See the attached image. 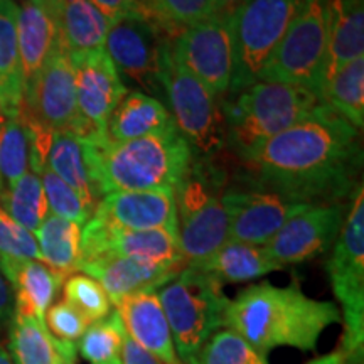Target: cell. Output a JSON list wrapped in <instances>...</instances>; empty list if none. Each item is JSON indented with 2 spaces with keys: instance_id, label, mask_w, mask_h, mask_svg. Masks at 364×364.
Listing matches in <instances>:
<instances>
[{
  "instance_id": "obj_36",
  "label": "cell",
  "mask_w": 364,
  "mask_h": 364,
  "mask_svg": "<svg viewBox=\"0 0 364 364\" xmlns=\"http://www.w3.org/2000/svg\"><path fill=\"white\" fill-rule=\"evenodd\" d=\"M43 182V189L48 199L49 213L54 216L65 218L68 221L83 226L93 216L95 209L81 196L71 189L65 181H61L48 166L36 172Z\"/></svg>"
},
{
  "instance_id": "obj_17",
  "label": "cell",
  "mask_w": 364,
  "mask_h": 364,
  "mask_svg": "<svg viewBox=\"0 0 364 364\" xmlns=\"http://www.w3.org/2000/svg\"><path fill=\"white\" fill-rule=\"evenodd\" d=\"M230 216V240L267 247L290 218L309 206L262 188L230 189L223 194Z\"/></svg>"
},
{
  "instance_id": "obj_27",
  "label": "cell",
  "mask_w": 364,
  "mask_h": 364,
  "mask_svg": "<svg viewBox=\"0 0 364 364\" xmlns=\"http://www.w3.org/2000/svg\"><path fill=\"white\" fill-rule=\"evenodd\" d=\"M194 268L209 273L221 284H240L260 279L282 267L273 260L265 247L228 240L213 257Z\"/></svg>"
},
{
  "instance_id": "obj_37",
  "label": "cell",
  "mask_w": 364,
  "mask_h": 364,
  "mask_svg": "<svg viewBox=\"0 0 364 364\" xmlns=\"http://www.w3.org/2000/svg\"><path fill=\"white\" fill-rule=\"evenodd\" d=\"M65 300L90 324L102 321L112 312V302L97 280L88 275H73L65 282Z\"/></svg>"
},
{
  "instance_id": "obj_11",
  "label": "cell",
  "mask_w": 364,
  "mask_h": 364,
  "mask_svg": "<svg viewBox=\"0 0 364 364\" xmlns=\"http://www.w3.org/2000/svg\"><path fill=\"white\" fill-rule=\"evenodd\" d=\"M152 12L127 14L112 21L103 49L122 81H132L147 91H162L161 73L169 43Z\"/></svg>"
},
{
  "instance_id": "obj_2",
  "label": "cell",
  "mask_w": 364,
  "mask_h": 364,
  "mask_svg": "<svg viewBox=\"0 0 364 364\" xmlns=\"http://www.w3.org/2000/svg\"><path fill=\"white\" fill-rule=\"evenodd\" d=\"M339 318V309L334 304L307 297L297 284L275 287L270 282H260L230 300L225 327L267 356L282 346L314 351L322 332Z\"/></svg>"
},
{
  "instance_id": "obj_14",
  "label": "cell",
  "mask_w": 364,
  "mask_h": 364,
  "mask_svg": "<svg viewBox=\"0 0 364 364\" xmlns=\"http://www.w3.org/2000/svg\"><path fill=\"white\" fill-rule=\"evenodd\" d=\"M103 255L134 258L157 267H186L174 231L124 230L93 215L81 230L80 265Z\"/></svg>"
},
{
  "instance_id": "obj_15",
  "label": "cell",
  "mask_w": 364,
  "mask_h": 364,
  "mask_svg": "<svg viewBox=\"0 0 364 364\" xmlns=\"http://www.w3.org/2000/svg\"><path fill=\"white\" fill-rule=\"evenodd\" d=\"M71 63L75 68L76 102L81 120L90 132V142H105L108 118L129 90L105 49L73 54Z\"/></svg>"
},
{
  "instance_id": "obj_13",
  "label": "cell",
  "mask_w": 364,
  "mask_h": 364,
  "mask_svg": "<svg viewBox=\"0 0 364 364\" xmlns=\"http://www.w3.org/2000/svg\"><path fill=\"white\" fill-rule=\"evenodd\" d=\"M177 65L189 71L218 98L228 93L233 75V39L228 19H209L181 31L171 44Z\"/></svg>"
},
{
  "instance_id": "obj_42",
  "label": "cell",
  "mask_w": 364,
  "mask_h": 364,
  "mask_svg": "<svg viewBox=\"0 0 364 364\" xmlns=\"http://www.w3.org/2000/svg\"><path fill=\"white\" fill-rule=\"evenodd\" d=\"M122 364H162L157 358L140 348L135 341L127 338L124 344V363Z\"/></svg>"
},
{
  "instance_id": "obj_18",
  "label": "cell",
  "mask_w": 364,
  "mask_h": 364,
  "mask_svg": "<svg viewBox=\"0 0 364 364\" xmlns=\"http://www.w3.org/2000/svg\"><path fill=\"white\" fill-rule=\"evenodd\" d=\"M17 39L26 90L46 63L65 49L59 0H26L17 16Z\"/></svg>"
},
{
  "instance_id": "obj_44",
  "label": "cell",
  "mask_w": 364,
  "mask_h": 364,
  "mask_svg": "<svg viewBox=\"0 0 364 364\" xmlns=\"http://www.w3.org/2000/svg\"><path fill=\"white\" fill-rule=\"evenodd\" d=\"M11 289H9L7 280L0 273V324L6 321V317L11 312Z\"/></svg>"
},
{
  "instance_id": "obj_23",
  "label": "cell",
  "mask_w": 364,
  "mask_h": 364,
  "mask_svg": "<svg viewBox=\"0 0 364 364\" xmlns=\"http://www.w3.org/2000/svg\"><path fill=\"white\" fill-rule=\"evenodd\" d=\"M174 125L161 100L142 91H127L107 124L108 142H130L142 136L162 134Z\"/></svg>"
},
{
  "instance_id": "obj_24",
  "label": "cell",
  "mask_w": 364,
  "mask_h": 364,
  "mask_svg": "<svg viewBox=\"0 0 364 364\" xmlns=\"http://www.w3.org/2000/svg\"><path fill=\"white\" fill-rule=\"evenodd\" d=\"M46 166L97 209L100 189L90 162V142L68 132H53L46 154Z\"/></svg>"
},
{
  "instance_id": "obj_1",
  "label": "cell",
  "mask_w": 364,
  "mask_h": 364,
  "mask_svg": "<svg viewBox=\"0 0 364 364\" xmlns=\"http://www.w3.org/2000/svg\"><path fill=\"white\" fill-rule=\"evenodd\" d=\"M361 156L359 130L322 103L241 159L257 188L294 201L324 204L356 189Z\"/></svg>"
},
{
  "instance_id": "obj_7",
  "label": "cell",
  "mask_w": 364,
  "mask_h": 364,
  "mask_svg": "<svg viewBox=\"0 0 364 364\" xmlns=\"http://www.w3.org/2000/svg\"><path fill=\"white\" fill-rule=\"evenodd\" d=\"M329 279L336 299L344 311V336L341 354L346 364L364 363V193L356 186L331 260Z\"/></svg>"
},
{
  "instance_id": "obj_8",
  "label": "cell",
  "mask_w": 364,
  "mask_h": 364,
  "mask_svg": "<svg viewBox=\"0 0 364 364\" xmlns=\"http://www.w3.org/2000/svg\"><path fill=\"white\" fill-rule=\"evenodd\" d=\"M331 0H302L258 81L302 86L321 98L329 43Z\"/></svg>"
},
{
  "instance_id": "obj_22",
  "label": "cell",
  "mask_w": 364,
  "mask_h": 364,
  "mask_svg": "<svg viewBox=\"0 0 364 364\" xmlns=\"http://www.w3.org/2000/svg\"><path fill=\"white\" fill-rule=\"evenodd\" d=\"M0 273L16 292V314L44 321L46 311L53 306L66 277L39 260L4 262Z\"/></svg>"
},
{
  "instance_id": "obj_31",
  "label": "cell",
  "mask_w": 364,
  "mask_h": 364,
  "mask_svg": "<svg viewBox=\"0 0 364 364\" xmlns=\"http://www.w3.org/2000/svg\"><path fill=\"white\" fill-rule=\"evenodd\" d=\"M321 100L361 130L364 124V56L353 59L336 71L322 86Z\"/></svg>"
},
{
  "instance_id": "obj_33",
  "label": "cell",
  "mask_w": 364,
  "mask_h": 364,
  "mask_svg": "<svg viewBox=\"0 0 364 364\" xmlns=\"http://www.w3.org/2000/svg\"><path fill=\"white\" fill-rule=\"evenodd\" d=\"M127 334L120 314L110 312L93 322L80 339V353L90 364H122Z\"/></svg>"
},
{
  "instance_id": "obj_25",
  "label": "cell",
  "mask_w": 364,
  "mask_h": 364,
  "mask_svg": "<svg viewBox=\"0 0 364 364\" xmlns=\"http://www.w3.org/2000/svg\"><path fill=\"white\" fill-rule=\"evenodd\" d=\"M361 56H364V2L331 0L329 43L322 86L336 71Z\"/></svg>"
},
{
  "instance_id": "obj_5",
  "label": "cell",
  "mask_w": 364,
  "mask_h": 364,
  "mask_svg": "<svg viewBox=\"0 0 364 364\" xmlns=\"http://www.w3.org/2000/svg\"><path fill=\"white\" fill-rule=\"evenodd\" d=\"M157 297L169 322L177 358L182 364H193L204 343L225 327L230 299L223 292V284L199 268L184 267L159 289Z\"/></svg>"
},
{
  "instance_id": "obj_35",
  "label": "cell",
  "mask_w": 364,
  "mask_h": 364,
  "mask_svg": "<svg viewBox=\"0 0 364 364\" xmlns=\"http://www.w3.org/2000/svg\"><path fill=\"white\" fill-rule=\"evenodd\" d=\"M193 364H268L247 341L231 329H220L209 338Z\"/></svg>"
},
{
  "instance_id": "obj_4",
  "label": "cell",
  "mask_w": 364,
  "mask_h": 364,
  "mask_svg": "<svg viewBox=\"0 0 364 364\" xmlns=\"http://www.w3.org/2000/svg\"><path fill=\"white\" fill-rule=\"evenodd\" d=\"M223 103L226 140L243 157L307 118L322 100L302 86L257 81Z\"/></svg>"
},
{
  "instance_id": "obj_43",
  "label": "cell",
  "mask_w": 364,
  "mask_h": 364,
  "mask_svg": "<svg viewBox=\"0 0 364 364\" xmlns=\"http://www.w3.org/2000/svg\"><path fill=\"white\" fill-rule=\"evenodd\" d=\"M247 0H215V6H213V16L218 19H228L235 16V12L243 6Z\"/></svg>"
},
{
  "instance_id": "obj_9",
  "label": "cell",
  "mask_w": 364,
  "mask_h": 364,
  "mask_svg": "<svg viewBox=\"0 0 364 364\" xmlns=\"http://www.w3.org/2000/svg\"><path fill=\"white\" fill-rule=\"evenodd\" d=\"M302 0H247L230 19L233 75L230 97L257 83Z\"/></svg>"
},
{
  "instance_id": "obj_40",
  "label": "cell",
  "mask_w": 364,
  "mask_h": 364,
  "mask_svg": "<svg viewBox=\"0 0 364 364\" xmlns=\"http://www.w3.org/2000/svg\"><path fill=\"white\" fill-rule=\"evenodd\" d=\"M44 322L56 339L76 343L88 329L90 322L66 300L54 304L46 311Z\"/></svg>"
},
{
  "instance_id": "obj_41",
  "label": "cell",
  "mask_w": 364,
  "mask_h": 364,
  "mask_svg": "<svg viewBox=\"0 0 364 364\" xmlns=\"http://www.w3.org/2000/svg\"><path fill=\"white\" fill-rule=\"evenodd\" d=\"M90 2L95 4L110 21H115L118 17L127 16V14L149 11L139 0H90Z\"/></svg>"
},
{
  "instance_id": "obj_6",
  "label": "cell",
  "mask_w": 364,
  "mask_h": 364,
  "mask_svg": "<svg viewBox=\"0 0 364 364\" xmlns=\"http://www.w3.org/2000/svg\"><path fill=\"white\" fill-rule=\"evenodd\" d=\"M220 188L218 171L204 162H191L174 188L177 238L186 267L206 262L230 240V216Z\"/></svg>"
},
{
  "instance_id": "obj_46",
  "label": "cell",
  "mask_w": 364,
  "mask_h": 364,
  "mask_svg": "<svg viewBox=\"0 0 364 364\" xmlns=\"http://www.w3.org/2000/svg\"><path fill=\"white\" fill-rule=\"evenodd\" d=\"M58 364H76V346H75V343L68 346L66 351L63 353V356H61V359H59Z\"/></svg>"
},
{
  "instance_id": "obj_20",
  "label": "cell",
  "mask_w": 364,
  "mask_h": 364,
  "mask_svg": "<svg viewBox=\"0 0 364 364\" xmlns=\"http://www.w3.org/2000/svg\"><path fill=\"white\" fill-rule=\"evenodd\" d=\"M184 267H157L134 258L103 255L95 260L85 262L78 272L91 277L103 287L112 304L140 292H157L169 284Z\"/></svg>"
},
{
  "instance_id": "obj_28",
  "label": "cell",
  "mask_w": 364,
  "mask_h": 364,
  "mask_svg": "<svg viewBox=\"0 0 364 364\" xmlns=\"http://www.w3.org/2000/svg\"><path fill=\"white\" fill-rule=\"evenodd\" d=\"M65 49L83 54L103 49L112 21L90 0H59Z\"/></svg>"
},
{
  "instance_id": "obj_29",
  "label": "cell",
  "mask_w": 364,
  "mask_h": 364,
  "mask_svg": "<svg viewBox=\"0 0 364 364\" xmlns=\"http://www.w3.org/2000/svg\"><path fill=\"white\" fill-rule=\"evenodd\" d=\"M70 344L54 338L41 318L14 314L9 338L12 364H58Z\"/></svg>"
},
{
  "instance_id": "obj_12",
  "label": "cell",
  "mask_w": 364,
  "mask_h": 364,
  "mask_svg": "<svg viewBox=\"0 0 364 364\" xmlns=\"http://www.w3.org/2000/svg\"><path fill=\"white\" fill-rule=\"evenodd\" d=\"M21 118L51 132H68L91 140L76 102L75 68L66 49L46 63L24 90Z\"/></svg>"
},
{
  "instance_id": "obj_38",
  "label": "cell",
  "mask_w": 364,
  "mask_h": 364,
  "mask_svg": "<svg viewBox=\"0 0 364 364\" xmlns=\"http://www.w3.org/2000/svg\"><path fill=\"white\" fill-rule=\"evenodd\" d=\"M147 9L161 24H169L177 29L209 19L213 16L215 0H149Z\"/></svg>"
},
{
  "instance_id": "obj_34",
  "label": "cell",
  "mask_w": 364,
  "mask_h": 364,
  "mask_svg": "<svg viewBox=\"0 0 364 364\" xmlns=\"http://www.w3.org/2000/svg\"><path fill=\"white\" fill-rule=\"evenodd\" d=\"M31 139L21 117L7 118L0 129V191L12 188L29 172Z\"/></svg>"
},
{
  "instance_id": "obj_10",
  "label": "cell",
  "mask_w": 364,
  "mask_h": 364,
  "mask_svg": "<svg viewBox=\"0 0 364 364\" xmlns=\"http://www.w3.org/2000/svg\"><path fill=\"white\" fill-rule=\"evenodd\" d=\"M161 86L169 102L172 122L191 150H198L203 156L221 150L226 140V125L220 98L177 65L171 46L164 54Z\"/></svg>"
},
{
  "instance_id": "obj_26",
  "label": "cell",
  "mask_w": 364,
  "mask_h": 364,
  "mask_svg": "<svg viewBox=\"0 0 364 364\" xmlns=\"http://www.w3.org/2000/svg\"><path fill=\"white\" fill-rule=\"evenodd\" d=\"M17 16L14 0H0V112L6 118L19 117L24 100Z\"/></svg>"
},
{
  "instance_id": "obj_32",
  "label": "cell",
  "mask_w": 364,
  "mask_h": 364,
  "mask_svg": "<svg viewBox=\"0 0 364 364\" xmlns=\"http://www.w3.org/2000/svg\"><path fill=\"white\" fill-rule=\"evenodd\" d=\"M0 206L31 233H34L49 215L43 182L36 172H27L12 188L0 191Z\"/></svg>"
},
{
  "instance_id": "obj_30",
  "label": "cell",
  "mask_w": 364,
  "mask_h": 364,
  "mask_svg": "<svg viewBox=\"0 0 364 364\" xmlns=\"http://www.w3.org/2000/svg\"><path fill=\"white\" fill-rule=\"evenodd\" d=\"M41 262L63 277L78 272L81 260V226L49 213L34 231Z\"/></svg>"
},
{
  "instance_id": "obj_16",
  "label": "cell",
  "mask_w": 364,
  "mask_h": 364,
  "mask_svg": "<svg viewBox=\"0 0 364 364\" xmlns=\"http://www.w3.org/2000/svg\"><path fill=\"white\" fill-rule=\"evenodd\" d=\"M343 225V204H309L280 228L265 248L280 267L309 262L336 243Z\"/></svg>"
},
{
  "instance_id": "obj_21",
  "label": "cell",
  "mask_w": 364,
  "mask_h": 364,
  "mask_svg": "<svg viewBox=\"0 0 364 364\" xmlns=\"http://www.w3.org/2000/svg\"><path fill=\"white\" fill-rule=\"evenodd\" d=\"M127 334L162 364H182L157 292H140L117 304Z\"/></svg>"
},
{
  "instance_id": "obj_45",
  "label": "cell",
  "mask_w": 364,
  "mask_h": 364,
  "mask_svg": "<svg viewBox=\"0 0 364 364\" xmlns=\"http://www.w3.org/2000/svg\"><path fill=\"white\" fill-rule=\"evenodd\" d=\"M309 364H346V359L343 358L341 353H332V354H326V356L317 358L311 361Z\"/></svg>"
},
{
  "instance_id": "obj_3",
  "label": "cell",
  "mask_w": 364,
  "mask_h": 364,
  "mask_svg": "<svg viewBox=\"0 0 364 364\" xmlns=\"http://www.w3.org/2000/svg\"><path fill=\"white\" fill-rule=\"evenodd\" d=\"M90 162L100 194L174 189L193 162V150L172 125L130 142H90Z\"/></svg>"
},
{
  "instance_id": "obj_39",
  "label": "cell",
  "mask_w": 364,
  "mask_h": 364,
  "mask_svg": "<svg viewBox=\"0 0 364 364\" xmlns=\"http://www.w3.org/2000/svg\"><path fill=\"white\" fill-rule=\"evenodd\" d=\"M39 260L41 253L34 233L22 228L0 206V263Z\"/></svg>"
},
{
  "instance_id": "obj_19",
  "label": "cell",
  "mask_w": 364,
  "mask_h": 364,
  "mask_svg": "<svg viewBox=\"0 0 364 364\" xmlns=\"http://www.w3.org/2000/svg\"><path fill=\"white\" fill-rule=\"evenodd\" d=\"M93 215L124 230H169L177 233L174 189L108 193Z\"/></svg>"
},
{
  "instance_id": "obj_47",
  "label": "cell",
  "mask_w": 364,
  "mask_h": 364,
  "mask_svg": "<svg viewBox=\"0 0 364 364\" xmlns=\"http://www.w3.org/2000/svg\"><path fill=\"white\" fill-rule=\"evenodd\" d=\"M0 364H12L11 356H9V351L4 346H0Z\"/></svg>"
}]
</instances>
